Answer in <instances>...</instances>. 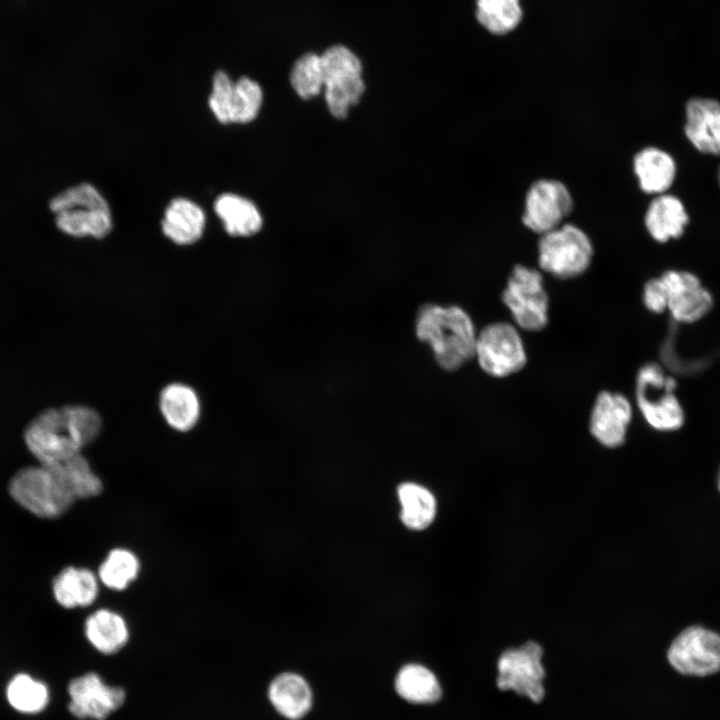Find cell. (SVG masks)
<instances>
[{
	"instance_id": "35",
	"label": "cell",
	"mask_w": 720,
	"mask_h": 720,
	"mask_svg": "<svg viewBox=\"0 0 720 720\" xmlns=\"http://www.w3.org/2000/svg\"><path fill=\"white\" fill-rule=\"evenodd\" d=\"M644 306L653 313L659 314L667 310V297L660 277L648 280L643 288Z\"/></svg>"
},
{
	"instance_id": "31",
	"label": "cell",
	"mask_w": 720,
	"mask_h": 720,
	"mask_svg": "<svg viewBox=\"0 0 720 720\" xmlns=\"http://www.w3.org/2000/svg\"><path fill=\"white\" fill-rule=\"evenodd\" d=\"M290 83L302 99H311L324 89L321 56L308 52L300 56L290 71Z\"/></svg>"
},
{
	"instance_id": "32",
	"label": "cell",
	"mask_w": 720,
	"mask_h": 720,
	"mask_svg": "<svg viewBox=\"0 0 720 720\" xmlns=\"http://www.w3.org/2000/svg\"><path fill=\"white\" fill-rule=\"evenodd\" d=\"M69 432L82 449L94 442L103 427L101 415L92 407L71 404L62 407Z\"/></svg>"
},
{
	"instance_id": "36",
	"label": "cell",
	"mask_w": 720,
	"mask_h": 720,
	"mask_svg": "<svg viewBox=\"0 0 720 720\" xmlns=\"http://www.w3.org/2000/svg\"><path fill=\"white\" fill-rule=\"evenodd\" d=\"M717 488L720 492V470H719L718 477H717Z\"/></svg>"
},
{
	"instance_id": "8",
	"label": "cell",
	"mask_w": 720,
	"mask_h": 720,
	"mask_svg": "<svg viewBox=\"0 0 720 720\" xmlns=\"http://www.w3.org/2000/svg\"><path fill=\"white\" fill-rule=\"evenodd\" d=\"M667 660L678 673L706 677L720 671V633L701 625L684 628L672 640Z\"/></svg>"
},
{
	"instance_id": "24",
	"label": "cell",
	"mask_w": 720,
	"mask_h": 720,
	"mask_svg": "<svg viewBox=\"0 0 720 720\" xmlns=\"http://www.w3.org/2000/svg\"><path fill=\"white\" fill-rule=\"evenodd\" d=\"M214 211L225 231L233 237H249L263 225L261 213L249 199L233 193H223L214 202Z\"/></svg>"
},
{
	"instance_id": "33",
	"label": "cell",
	"mask_w": 720,
	"mask_h": 720,
	"mask_svg": "<svg viewBox=\"0 0 720 720\" xmlns=\"http://www.w3.org/2000/svg\"><path fill=\"white\" fill-rule=\"evenodd\" d=\"M365 91L362 76L325 84L324 97L330 114L343 119L351 106L356 105Z\"/></svg>"
},
{
	"instance_id": "13",
	"label": "cell",
	"mask_w": 720,
	"mask_h": 720,
	"mask_svg": "<svg viewBox=\"0 0 720 720\" xmlns=\"http://www.w3.org/2000/svg\"><path fill=\"white\" fill-rule=\"evenodd\" d=\"M659 277L666 292V311L676 322L694 323L711 311L713 296L695 274L669 270Z\"/></svg>"
},
{
	"instance_id": "30",
	"label": "cell",
	"mask_w": 720,
	"mask_h": 720,
	"mask_svg": "<svg viewBox=\"0 0 720 720\" xmlns=\"http://www.w3.org/2000/svg\"><path fill=\"white\" fill-rule=\"evenodd\" d=\"M7 699L20 712L36 713L47 705L49 692L42 682L27 674H18L8 684Z\"/></svg>"
},
{
	"instance_id": "17",
	"label": "cell",
	"mask_w": 720,
	"mask_h": 720,
	"mask_svg": "<svg viewBox=\"0 0 720 720\" xmlns=\"http://www.w3.org/2000/svg\"><path fill=\"white\" fill-rule=\"evenodd\" d=\"M159 410L166 424L181 433L191 431L201 417V400L190 385L173 382L159 393Z\"/></svg>"
},
{
	"instance_id": "14",
	"label": "cell",
	"mask_w": 720,
	"mask_h": 720,
	"mask_svg": "<svg viewBox=\"0 0 720 720\" xmlns=\"http://www.w3.org/2000/svg\"><path fill=\"white\" fill-rule=\"evenodd\" d=\"M68 709L79 719L105 720L122 706L126 692L122 687L106 685L96 673H86L73 679L68 686Z\"/></svg>"
},
{
	"instance_id": "37",
	"label": "cell",
	"mask_w": 720,
	"mask_h": 720,
	"mask_svg": "<svg viewBox=\"0 0 720 720\" xmlns=\"http://www.w3.org/2000/svg\"><path fill=\"white\" fill-rule=\"evenodd\" d=\"M718 182H719V185H720V167H719V169H718Z\"/></svg>"
},
{
	"instance_id": "27",
	"label": "cell",
	"mask_w": 720,
	"mask_h": 720,
	"mask_svg": "<svg viewBox=\"0 0 720 720\" xmlns=\"http://www.w3.org/2000/svg\"><path fill=\"white\" fill-rule=\"evenodd\" d=\"M140 559L132 550L124 547L113 548L98 568V579L112 591L126 590L139 576Z\"/></svg>"
},
{
	"instance_id": "21",
	"label": "cell",
	"mask_w": 720,
	"mask_h": 720,
	"mask_svg": "<svg viewBox=\"0 0 720 720\" xmlns=\"http://www.w3.org/2000/svg\"><path fill=\"white\" fill-rule=\"evenodd\" d=\"M84 633L88 642L106 655L120 651L129 640V627L125 618L108 608L95 610L87 617Z\"/></svg>"
},
{
	"instance_id": "18",
	"label": "cell",
	"mask_w": 720,
	"mask_h": 720,
	"mask_svg": "<svg viewBox=\"0 0 720 720\" xmlns=\"http://www.w3.org/2000/svg\"><path fill=\"white\" fill-rule=\"evenodd\" d=\"M268 698L277 713L288 720L304 718L313 705V692L309 683L294 672L277 675L268 687Z\"/></svg>"
},
{
	"instance_id": "20",
	"label": "cell",
	"mask_w": 720,
	"mask_h": 720,
	"mask_svg": "<svg viewBox=\"0 0 720 720\" xmlns=\"http://www.w3.org/2000/svg\"><path fill=\"white\" fill-rule=\"evenodd\" d=\"M98 576L88 568L69 566L54 579L52 590L57 603L67 609L92 605L99 594Z\"/></svg>"
},
{
	"instance_id": "3",
	"label": "cell",
	"mask_w": 720,
	"mask_h": 720,
	"mask_svg": "<svg viewBox=\"0 0 720 720\" xmlns=\"http://www.w3.org/2000/svg\"><path fill=\"white\" fill-rule=\"evenodd\" d=\"M57 228L63 233L83 238L101 239L112 229L110 207L101 193L89 183L69 187L49 202Z\"/></svg>"
},
{
	"instance_id": "12",
	"label": "cell",
	"mask_w": 720,
	"mask_h": 720,
	"mask_svg": "<svg viewBox=\"0 0 720 720\" xmlns=\"http://www.w3.org/2000/svg\"><path fill=\"white\" fill-rule=\"evenodd\" d=\"M572 210V195L561 181L539 179L526 193L522 222L529 230L542 235L564 224Z\"/></svg>"
},
{
	"instance_id": "16",
	"label": "cell",
	"mask_w": 720,
	"mask_h": 720,
	"mask_svg": "<svg viewBox=\"0 0 720 720\" xmlns=\"http://www.w3.org/2000/svg\"><path fill=\"white\" fill-rule=\"evenodd\" d=\"M684 131L697 150L720 155V102L710 98L690 99L686 104Z\"/></svg>"
},
{
	"instance_id": "1",
	"label": "cell",
	"mask_w": 720,
	"mask_h": 720,
	"mask_svg": "<svg viewBox=\"0 0 720 720\" xmlns=\"http://www.w3.org/2000/svg\"><path fill=\"white\" fill-rule=\"evenodd\" d=\"M417 337L430 345L439 366L455 371L474 357L477 331L459 306L423 305L416 318Z\"/></svg>"
},
{
	"instance_id": "10",
	"label": "cell",
	"mask_w": 720,
	"mask_h": 720,
	"mask_svg": "<svg viewBox=\"0 0 720 720\" xmlns=\"http://www.w3.org/2000/svg\"><path fill=\"white\" fill-rule=\"evenodd\" d=\"M24 441L39 464L62 463L81 453L72 438L62 407L47 408L26 427Z\"/></svg>"
},
{
	"instance_id": "2",
	"label": "cell",
	"mask_w": 720,
	"mask_h": 720,
	"mask_svg": "<svg viewBox=\"0 0 720 720\" xmlns=\"http://www.w3.org/2000/svg\"><path fill=\"white\" fill-rule=\"evenodd\" d=\"M8 491L20 506L44 519L63 515L76 500L58 464L20 469L10 479Z\"/></svg>"
},
{
	"instance_id": "7",
	"label": "cell",
	"mask_w": 720,
	"mask_h": 720,
	"mask_svg": "<svg viewBox=\"0 0 720 720\" xmlns=\"http://www.w3.org/2000/svg\"><path fill=\"white\" fill-rule=\"evenodd\" d=\"M473 359L492 377L504 378L519 372L527 363L520 329L512 322L487 324L477 332Z\"/></svg>"
},
{
	"instance_id": "11",
	"label": "cell",
	"mask_w": 720,
	"mask_h": 720,
	"mask_svg": "<svg viewBox=\"0 0 720 720\" xmlns=\"http://www.w3.org/2000/svg\"><path fill=\"white\" fill-rule=\"evenodd\" d=\"M542 654L541 646L534 641L504 651L497 662L498 688L513 690L533 702L541 701L545 694Z\"/></svg>"
},
{
	"instance_id": "34",
	"label": "cell",
	"mask_w": 720,
	"mask_h": 720,
	"mask_svg": "<svg viewBox=\"0 0 720 720\" xmlns=\"http://www.w3.org/2000/svg\"><path fill=\"white\" fill-rule=\"evenodd\" d=\"M320 56L324 74V86L329 82L362 76L360 59L344 45L331 46Z\"/></svg>"
},
{
	"instance_id": "23",
	"label": "cell",
	"mask_w": 720,
	"mask_h": 720,
	"mask_svg": "<svg viewBox=\"0 0 720 720\" xmlns=\"http://www.w3.org/2000/svg\"><path fill=\"white\" fill-rule=\"evenodd\" d=\"M633 168L640 188L648 194H663L671 187L676 173L672 156L656 147L639 151L634 157Z\"/></svg>"
},
{
	"instance_id": "26",
	"label": "cell",
	"mask_w": 720,
	"mask_h": 720,
	"mask_svg": "<svg viewBox=\"0 0 720 720\" xmlns=\"http://www.w3.org/2000/svg\"><path fill=\"white\" fill-rule=\"evenodd\" d=\"M401 504V520L410 529L421 530L428 527L436 514V500L425 487L406 482L397 489Z\"/></svg>"
},
{
	"instance_id": "22",
	"label": "cell",
	"mask_w": 720,
	"mask_h": 720,
	"mask_svg": "<svg viewBox=\"0 0 720 720\" xmlns=\"http://www.w3.org/2000/svg\"><path fill=\"white\" fill-rule=\"evenodd\" d=\"M688 221V214L680 199L664 193L651 201L644 218L651 237L661 243L679 238Z\"/></svg>"
},
{
	"instance_id": "28",
	"label": "cell",
	"mask_w": 720,
	"mask_h": 720,
	"mask_svg": "<svg viewBox=\"0 0 720 720\" xmlns=\"http://www.w3.org/2000/svg\"><path fill=\"white\" fill-rule=\"evenodd\" d=\"M476 17L489 32L506 34L521 21L519 0H476Z\"/></svg>"
},
{
	"instance_id": "29",
	"label": "cell",
	"mask_w": 720,
	"mask_h": 720,
	"mask_svg": "<svg viewBox=\"0 0 720 720\" xmlns=\"http://www.w3.org/2000/svg\"><path fill=\"white\" fill-rule=\"evenodd\" d=\"M58 465L76 500L94 498L102 493L101 478L81 453Z\"/></svg>"
},
{
	"instance_id": "6",
	"label": "cell",
	"mask_w": 720,
	"mask_h": 720,
	"mask_svg": "<svg viewBox=\"0 0 720 720\" xmlns=\"http://www.w3.org/2000/svg\"><path fill=\"white\" fill-rule=\"evenodd\" d=\"M512 323L520 330L537 332L549 321V297L541 271L515 265L502 292Z\"/></svg>"
},
{
	"instance_id": "4",
	"label": "cell",
	"mask_w": 720,
	"mask_h": 720,
	"mask_svg": "<svg viewBox=\"0 0 720 720\" xmlns=\"http://www.w3.org/2000/svg\"><path fill=\"white\" fill-rule=\"evenodd\" d=\"M676 381L657 363L641 366L636 375L635 401L645 422L654 430L672 432L680 429L685 414L675 394Z\"/></svg>"
},
{
	"instance_id": "19",
	"label": "cell",
	"mask_w": 720,
	"mask_h": 720,
	"mask_svg": "<svg viewBox=\"0 0 720 720\" xmlns=\"http://www.w3.org/2000/svg\"><path fill=\"white\" fill-rule=\"evenodd\" d=\"M205 213L186 198H175L167 206L161 222L164 235L177 245L197 242L204 231Z\"/></svg>"
},
{
	"instance_id": "25",
	"label": "cell",
	"mask_w": 720,
	"mask_h": 720,
	"mask_svg": "<svg viewBox=\"0 0 720 720\" xmlns=\"http://www.w3.org/2000/svg\"><path fill=\"white\" fill-rule=\"evenodd\" d=\"M394 688L399 697L412 704H432L442 696L436 675L418 663L406 664L398 671Z\"/></svg>"
},
{
	"instance_id": "5",
	"label": "cell",
	"mask_w": 720,
	"mask_h": 720,
	"mask_svg": "<svg viewBox=\"0 0 720 720\" xmlns=\"http://www.w3.org/2000/svg\"><path fill=\"white\" fill-rule=\"evenodd\" d=\"M593 245L589 236L571 223L540 235L538 265L542 272L568 280L581 276L590 267Z\"/></svg>"
},
{
	"instance_id": "9",
	"label": "cell",
	"mask_w": 720,
	"mask_h": 720,
	"mask_svg": "<svg viewBox=\"0 0 720 720\" xmlns=\"http://www.w3.org/2000/svg\"><path fill=\"white\" fill-rule=\"evenodd\" d=\"M262 102L263 91L256 81L241 77L234 83L224 71L214 74L208 104L220 123L251 122L258 116Z\"/></svg>"
},
{
	"instance_id": "15",
	"label": "cell",
	"mask_w": 720,
	"mask_h": 720,
	"mask_svg": "<svg viewBox=\"0 0 720 720\" xmlns=\"http://www.w3.org/2000/svg\"><path fill=\"white\" fill-rule=\"evenodd\" d=\"M632 418L633 405L624 394L602 391L594 400L589 430L601 445L616 448L626 440Z\"/></svg>"
}]
</instances>
